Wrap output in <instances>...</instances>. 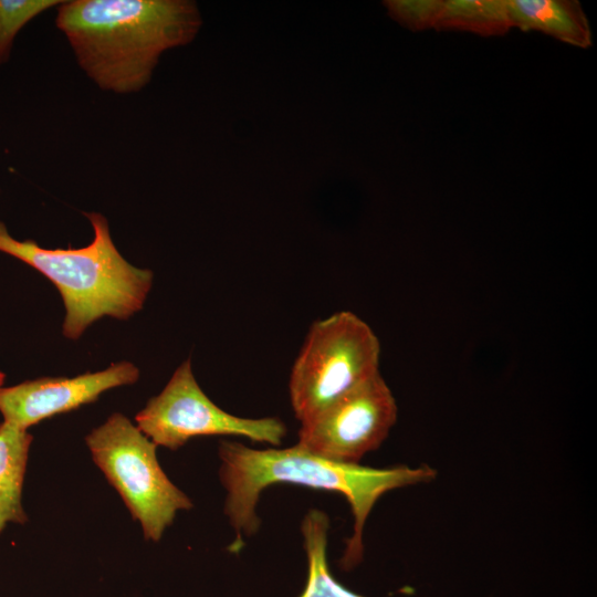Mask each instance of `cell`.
<instances>
[{
    "mask_svg": "<svg viewBox=\"0 0 597 597\" xmlns=\"http://www.w3.org/2000/svg\"><path fill=\"white\" fill-rule=\"evenodd\" d=\"M218 453L219 476L227 491L224 514L235 532L229 552L239 553L244 545L242 536L258 531L256 505L261 492L270 485L290 483L337 492L346 498L354 525L341 561L344 569L362 561L364 525L378 499L388 491L436 478V470L429 465L379 469L341 463L318 457L297 443L285 449L256 450L240 442L222 441Z\"/></svg>",
    "mask_w": 597,
    "mask_h": 597,
    "instance_id": "obj_1",
    "label": "cell"
},
{
    "mask_svg": "<svg viewBox=\"0 0 597 597\" xmlns=\"http://www.w3.org/2000/svg\"><path fill=\"white\" fill-rule=\"evenodd\" d=\"M55 25L101 90L133 94L149 83L161 53L193 40L201 17L187 0H63Z\"/></svg>",
    "mask_w": 597,
    "mask_h": 597,
    "instance_id": "obj_2",
    "label": "cell"
},
{
    "mask_svg": "<svg viewBox=\"0 0 597 597\" xmlns=\"http://www.w3.org/2000/svg\"><path fill=\"white\" fill-rule=\"evenodd\" d=\"M94 237L78 249H46L33 240L13 238L0 221V252L12 255L46 276L64 302L63 334L77 339L96 320H126L138 312L151 287L153 273L126 261L116 249L107 219L84 212Z\"/></svg>",
    "mask_w": 597,
    "mask_h": 597,
    "instance_id": "obj_3",
    "label": "cell"
},
{
    "mask_svg": "<svg viewBox=\"0 0 597 597\" xmlns=\"http://www.w3.org/2000/svg\"><path fill=\"white\" fill-rule=\"evenodd\" d=\"M380 343L356 314L342 311L315 322L290 374L289 392L304 423L379 373Z\"/></svg>",
    "mask_w": 597,
    "mask_h": 597,
    "instance_id": "obj_4",
    "label": "cell"
},
{
    "mask_svg": "<svg viewBox=\"0 0 597 597\" xmlns=\"http://www.w3.org/2000/svg\"><path fill=\"white\" fill-rule=\"evenodd\" d=\"M95 464L122 496L144 537L158 542L180 510L192 507L161 469L157 446L116 412L85 438Z\"/></svg>",
    "mask_w": 597,
    "mask_h": 597,
    "instance_id": "obj_5",
    "label": "cell"
},
{
    "mask_svg": "<svg viewBox=\"0 0 597 597\" xmlns=\"http://www.w3.org/2000/svg\"><path fill=\"white\" fill-rule=\"evenodd\" d=\"M137 428L156 446L177 450L198 436H240L280 446L286 427L277 418H242L222 410L203 392L186 359L161 392L136 416Z\"/></svg>",
    "mask_w": 597,
    "mask_h": 597,
    "instance_id": "obj_6",
    "label": "cell"
},
{
    "mask_svg": "<svg viewBox=\"0 0 597 597\" xmlns=\"http://www.w3.org/2000/svg\"><path fill=\"white\" fill-rule=\"evenodd\" d=\"M397 404L380 373L301 423L297 444L324 459L358 464L397 420Z\"/></svg>",
    "mask_w": 597,
    "mask_h": 597,
    "instance_id": "obj_7",
    "label": "cell"
},
{
    "mask_svg": "<svg viewBox=\"0 0 597 597\" xmlns=\"http://www.w3.org/2000/svg\"><path fill=\"white\" fill-rule=\"evenodd\" d=\"M138 377V368L123 360L104 370L72 378L42 377L27 380L0 388V412L3 421L28 430L46 418L94 402L111 388L132 385Z\"/></svg>",
    "mask_w": 597,
    "mask_h": 597,
    "instance_id": "obj_8",
    "label": "cell"
},
{
    "mask_svg": "<svg viewBox=\"0 0 597 597\" xmlns=\"http://www.w3.org/2000/svg\"><path fill=\"white\" fill-rule=\"evenodd\" d=\"M512 28L540 31L570 45L593 44L586 14L575 0H505Z\"/></svg>",
    "mask_w": 597,
    "mask_h": 597,
    "instance_id": "obj_9",
    "label": "cell"
},
{
    "mask_svg": "<svg viewBox=\"0 0 597 597\" xmlns=\"http://www.w3.org/2000/svg\"><path fill=\"white\" fill-rule=\"evenodd\" d=\"M32 436L25 429L0 422V532L9 523L23 524L22 488Z\"/></svg>",
    "mask_w": 597,
    "mask_h": 597,
    "instance_id": "obj_10",
    "label": "cell"
},
{
    "mask_svg": "<svg viewBox=\"0 0 597 597\" xmlns=\"http://www.w3.org/2000/svg\"><path fill=\"white\" fill-rule=\"evenodd\" d=\"M328 527L327 514L320 510H310L302 521L308 574L300 597H364L347 589L332 576L326 556Z\"/></svg>",
    "mask_w": 597,
    "mask_h": 597,
    "instance_id": "obj_11",
    "label": "cell"
},
{
    "mask_svg": "<svg viewBox=\"0 0 597 597\" xmlns=\"http://www.w3.org/2000/svg\"><path fill=\"white\" fill-rule=\"evenodd\" d=\"M511 28L505 0H449L443 1L436 29L489 36L503 35Z\"/></svg>",
    "mask_w": 597,
    "mask_h": 597,
    "instance_id": "obj_12",
    "label": "cell"
},
{
    "mask_svg": "<svg viewBox=\"0 0 597 597\" xmlns=\"http://www.w3.org/2000/svg\"><path fill=\"white\" fill-rule=\"evenodd\" d=\"M63 0H0V65L11 54L17 34L35 17Z\"/></svg>",
    "mask_w": 597,
    "mask_h": 597,
    "instance_id": "obj_13",
    "label": "cell"
},
{
    "mask_svg": "<svg viewBox=\"0 0 597 597\" xmlns=\"http://www.w3.org/2000/svg\"><path fill=\"white\" fill-rule=\"evenodd\" d=\"M389 15L411 31L437 28L442 0H389L384 2Z\"/></svg>",
    "mask_w": 597,
    "mask_h": 597,
    "instance_id": "obj_14",
    "label": "cell"
},
{
    "mask_svg": "<svg viewBox=\"0 0 597 597\" xmlns=\"http://www.w3.org/2000/svg\"><path fill=\"white\" fill-rule=\"evenodd\" d=\"M4 374L0 371V388L2 387V384L4 381Z\"/></svg>",
    "mask_w": 597,
    "mask_h": 597,
    "instance_id": "obj_15",
    "label": "cell"
}]
</instances>
